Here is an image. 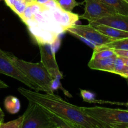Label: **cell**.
Returning a JSON list of instances; mask_svg holds the SVG:
<instances>
[{
	"instance_id": "obj_12",
	"label": "cell",
	"mask_w": 128,
	"mask_h": 128,
	"mask_svg": "<svg viewBox=\"0 0 128 128\" xmlns=\"http://www.w3.org/2000/svg\"><path fill=\"white\" fill-rule=\"evenodd\" d=\"M94 27L100 32L110 38L113 40H117L128 38V32L118 30V29L114 28L110 26L103 24H98L94 26Z\"/></svg>"
},
{
	"instance_id": "obj_6",
	"label": "cell",
	"mask_w": 128,
	"mask_h": 128,
	"mask_svg": "<svg viewBox=\"0 0 128 128\" xmlns=\"http://www.w3.org/2000/svg\"><path fill=\"white\" fill-rule=\"evenodd\" d=\"M85 11L79 16L89 22L117 13L115 10L102 0H84Z\"/></svg>"
},
{
	"instance_id": "obj_29",
	"label": "cell",
	"mask_w": 128,
	"mask_h": 128,
	"mask_svg": "<svg viewBox=\"0 0 128 128\" xmlns=\"http://www.w3.org/2000/svg\"><path fill=\"white\" fill-rule=\"evenodd\" d=\"M4 117H5V114H4L3 111H2L1 108H0V122L3 123L4 121Z\"/></svg>"
},
{
	"instance_id": "obj_31",
	"label": "cell",
	"mask_w": 128,
	"mask_h": 128,
	"mask_svg": "<svg viewBox=\"0 0 128 128\" xmlns=\"http://www.w3.org/2000/svg\"><path fill=\"white\" fill-rule=\"evenodd\" d=\"M8 87L7 84L6 83L2 81L1 80H0V89L1 88H6Z\"/></svg>"
},
{
	"instance_id": "obj_4",
	"label": "cell",
	"mask_w": 128,
	"mask_h": 128,
	"mask_svg": "<svg viewBox=\"0 0 128 128\" xmlns=\"http://www.w3.org/2000/svg\"><path fill=\"white\" fill-rule=\"evenodd\" d=\"M21 128H56L48 117L43 107L29 101L27 109L23 115Z\"/></svg>"
},
{
	"instance_id": "obj_11",
	"label": "cell",
	"mask_w": 128,
	"mask_h": 128,
	"mask_svg": "<svg viewBox=\"0 0 128 128\" xmlns=\"http://www.w3.org/2000/svg\"><path fill=\"white\" fill-rule=\"evenodd\" d=\"M116 56L104 59H92L88 63V66L92 70H100L114 73V62Z\"/></svg>"
},
{
	"instance_id": "obj_14",
	"label": "cell",
	"mask_w": 128,
	"mask_h": 128,
	"mask_svg": "<svg viewBox=\"0 0 128 128\" xmlns=\"http://www.w3.org/2000/svg\"><path fill=\"white\" fill-rule=\"evenodd\" d=\"M104 49H112V50H126L128 51V38L114 40L109 43L105 44L101 46H97L94 51L104 50Z\"/></svg>"
},
{
	"instance_id": "obj_19",
	"label": "cell",
	"mask_w": 128,
	"mask_h": 128,
	"mask_svg": "<svg viewBox=\"0 0 128 128\" xmlns=\"http://www.w3.org/2000/svg\"><path fill=\"white\" fill-rule=\"evenodd\" d=\"M116 54L112 49H104V50H99V51H94L93 52L92 59H104L112 56H116Z\"/></svg>"
},
{
	"instance_id": "obj_25",
	"label": "cell",
	"mask_w": 128,
	"mask_h": 128,
	"mask_svg": "<svg viewBox=\"0 0 128 128\" xmlns=\"http://www.w3.org/2000/svg\"><path fill=\"white\" fill-rule=\"evenodd\" d=\"M43 6L45 8V10H53L60 8L56 0H49Z\"/></svg>"
},
{
	"instance_id": "obj_18",
	"label": "cell",
	"mask_w": 128,
	"mask_h": 128,
	"mask_svg": "<svg viewBox=\"0 0 128 128\" xmlns=\"http://www.w3.org/2000/svg\"><path fill=\"white\" fill-rule=\"evenodd\" d=\"M60 8L66 11H72L74 8L82 3L78 2L76 0H56Z\"/></svg>"
},
{
	"instance_id": "obj_26",
	"label": "cell",
	"mask_w": 128,
	"mask_h": 128,
	"mask_svg": "<svg viewBox=\"0 0 128 128\" xmlns=\"http://www.w3.org/2000/svg\"><path fill=\"white\" fill-rule=\"evenodd\" d=\"M126 82L128 85V79H126ZM95 103L99 104H116L120 105V106H125L128 107V101L127 102H112V101H102V100H97L95 101Z\"/></svg>"
},
{
	"instance_id": "obj_7",
	"label": "cell",
	"mask_w": 128,
	"mask_h": 128,
	"mask_svg": "<svg viewBox=\"0 0 128 128\" xmlns=\"http://www.w3.org/2000/svg\"><path fill=\"white\" fill-rule=\"evenodd\" d=\"M41 61L42 64L55 80H60L63 78V75L59 70V67L55 59V51L53 49L51 43L48 42L38 41Z\"/></svg>"
},
{
	"instance_id": "obj_3",
	"label": "cell",
	"mask_w": 128,
	"mask_h": 128,
	"mask_svg": "<svg viewBox=\"0 0 128 128\" xmlns=\"http://www.w3.org/2000/svg\"><path fill=\"white\" fill-rule=\"evenodd\" d=\"M84 112L109 128H128V110L109 108H84Z\"/></svg>"
},
{
	"instance_id": "obj_5",
	"label": "cell",
	"mask_w": 128,
	"mask_h": 128,
	"mask_svg": "<svg viewBox=\"0 0 128 128\" xmlns=\"http://www.w3.org/2000/svg\"><path fill=\"white\" fill-rule=\"evenodd\" d=\"M0 73L16 79L36 92L41 91L40 87L38 85L29 80L15 66V64L8 56L7 52L1 50H0Z\"/></svg>"
},
{
	"instance_id": "obj_32",
	"label": "cell",
	"mask_w": 128,
	"mask_h": 128,
	"mask_svg": "<svg viewBox=\"0 0 128 128\" xmlns=\"http://www.w3.org/2000/svg\"><path fill=\"white\" fill-rule=\"evenodd\" d=\"M121 57H122V58L123 59V60H124V64H125V66H128V58L122 57V56H121Z\"/></svg>"
},
{
	"instance_id": "obj_23",
	"label": "cell",
	"mask_w": 128,
	"mask_h": 128,
	"mask_svg": "<svg viewBox=\"0 0 128 128\" xmlns=\"http://www.w3.org/2000/svg\"><path fill=\"white\" fill-rule=\"evenodd\" d=\"M33 14L32 13V11H31V5H30V4L28 3L27 6H26V9L24 11L23 14V15L20 18L25 23L26 21L33 19Z\"/></svg>"
},
{
	"instance_id": "obj_27",
	"label": "cell",
	"mask_w": 128,
	"mask_h": 128,
	"mask_svg": "<svg viewBox=\"0 0 128 128\" xmlns=\"http://www.w3.org/2000/svg\"><path fill=\"white\" fill-rule=\"evenodd\" d=\"M117 56H122V57L128 58V51L126 50H113Z\"/></svg>"
},
{
	"instance_id": "obj_10",
	"label": "cell",
	"mask_w": 128,
	"mask_h": 128,
	"mask_svg": "<svg viewBox=\"0 0 128 128\" xmlns=\"http://www.w3.org/2000/svg\"><path fill=\"white\" fill-rule=\"evenodd\" d=\"M49 11L53 18L61 28L63 31H67L68 28L75 25L80 19L77 14L73 13L71 11H64L60 8Z\"/></svg>"
},
{
	"instance_id": "obj_21",
	"label": "cell",
	"mask_w": 128,
	"mask_h": 128,
	"mask_svg": "<svg viewBox=\"0 0 128 128\" xmlns=\"http://www.w3.org/2000/svg\"><path fill=\"white\" fill-rule=\"evenodd\" d=\"M80 95L83 98V100L85 102L89 103H95L96 99H95V94L94 92L87 90H80Z\"/></svg>"
},
{
	"instance_id": "obj_16",
	"label": "cell",
	"mask_w": 128,
	"mask_h": 128,
	"mask_svg": "<svg viewBox=\"0 0 128 128\" xmlns=\"http://www.w3.org/2000/svg\"><path fill=\"white\" fill-rule=\"evenodd\" d=\"M5 106L8 112L10 114H16L20 110V102L17 98L9 96L5 99Z\"/></svg>"
},
{
	"instance_id": "obj_1",
	"label": "cell",
	"mask_w": 128,
	"mask_h": 128,
	"mask_svg": "<svg viewBox=\"0 0 128 128\" xmlns=\"http://www.w3.org/2000/svg\"><path fill=\"white\" fill-rule=\"evenodd\" d=\"M18 90L28 101L45 107L75 124L77 128H109L107 124L84 112L82 107L72 104L55 94L39 93L21 87Z\"/></svg>"
},
{
	"instance_id": "obj_15",
	"label": "cell",
	"mask_w": 128,
	"mask_h": 128,
	"mask_svg": "<svg viewBox=\"0 0 128 128\" xmlns=\"http://www.w3.org/2000/svg\"><path fill=\"white\" fill-rule=\"evenodd\" d=\"M112 8L117 14L128 16V2L125 0H102Z\"/></svg>"
},
{
	"instance_id": "obj_17",
	"label": "cell",
	"mask_w": 128,
	"mask_h": 128,
	"mask_svg": "<svg viewBox=\"0 0 128 128\" xmlns=\"http://www.w3.org/2000/svg\"><path fill=\"white\" fill-rule=\"evenodd\" d=\"M27 5L28 2L25 0H15L10 8L21 18Z\"/></svg>"
},
{
	"instance_id": "obj_24",
	"label": "cell",
	"mask_w": 128,
	"mask_h": 128,
	"mask_svg": "<svg viewBox=\"0 0 128 128\" xmlns=\"http://www.w3.org/2000/svg\"><path fill=\"white\" fill-rule=\"evenodd\" d=\"M69 33L70 34L73 35L74 36H75L76 38L79 39V40H80L81 41H82V42H84V43L86 45H87L88 46H89V47H90L91 48H92L93 50H94V49L95 48L97 47V46L95 44H94L93 42H92L91 41H90L89 40H88L87 39L85 38L84 37H83V36H80V35H79L77 34H75L74 33V32H69Z\"/></svg>"
},
{
	"instance_id": "obj_33",
	"label": "cell",
	"mask_w": 128,
	"mask_h": 128,
	"mask_svg": "<svg viewBox=\"0 0 128 128\" xmlns=\"http://www.w3.org/2000/svg\"><path fill=\"white\" fill-rule=\"evenodd\" d=\"M28 3H30V2H35L36 0H25Z\"/></svg>"
},
{
	"instance_id": "obj_28",
	"label": "cell",
	"mask_w": 128,
	"mask_h": 128,
	"mask_svg": "<svg viewBox=\"0 0 128 128\" xmlns=\"http://www.w3.org/2000/svg\"><path fill=\"white\" fill-rule=\"evenodd\" d=\"M119 76L124 78L125 79H128V66H125L121 71L119 73Z\"/></svg>"
},
{
	"instance_id": "obj_36",
	"label": "cell",
	"mask_w": 128,
	"mask_h": 128,
	"mask_svg": "<svg viewBox=\"0 0 128 128\" xmlns=\"http://www.w3.org/2000/svg\"><path fill=\"white\" fill-rule=\"evenodd\" d=\"M1 1V0H0V1Z\"/></svg>"
},
{
	"instance_id": "obj_8",
	"label": "cell",
	"mask_w": 128,
	"mask_h": 128,
	"mask_svg": "<svg viewBox=\"0 0 128 128\" xmlns=\"http://www.w3.org/2000/svg\"><path fill=\"white\" fill-rule=\"evenodd\" d=\"M67 31L69 32H74L80 35L91 41L97 46L104 45L114 41L110 38L105 36L98 31L96 28H95L90 24L87 25H80L75 24L73 26L68 28Z\"/></svg>"
},
{
	"instance_id": "obj_20",
	"label": "cell",
	"mask_w": 128,
	"mask_h": 128,
	"mask_svg": "<svg viewBox=\"0 0 128 128\" xmlns=\"http://www.w3.org/2000/svg\"><path fill=\"white\" fill-rule=\"evenodd\" d=\"M23 122V116L16 120L10 121L6 123L3 122L1 124L0 128H21Z\"/></svg>"
},
{
	"instance_id": "obj_22",
	"label": "cell",
	"mask_w": 128,
	"mask_h": 128,
	"mask_svg": "<svg viewBox=\"0 0 128 128\" xmlns=\"http://www.w3.org/2000/svg\"><path fill=\"white\" fill-rule=\"evenodd\" d=\"M125 66L124 60L122 58L121 56H117L114 62V73L113 74H119V72L122 70Z\"/></svg>"
},
{
	"instance_id": "obj_34",
	"label": "cell",
	"mask_w": 128,
	"mask_h": 128,
	"mask_svg": "<svg viewBox=\"0 0 128 128\" xmlns=\"http://www.w3.org/2000/svg\"><path fill=\"white\" fill-rule=\"evenodd\" d=\"M1 124H2V123H1V122H0V126H1Z\"/></svg>"
},
{
	"instance_id": "obj_30",
	"label": "cell",
	"mask_w": 128,
	"mask_h": 128,
	"mask_svg": "<svg viewBox=\"0 0 128 128\" xmlns=\"http://www.w3.org/2000/svg\"><path fill=\"white\" fill-rule=\"evenodd\" d=\"M48 1L49 0H36V1H35V2H36V3L39 4L43 5L44 4H45L46 2H48Z\"/></svg>"
},
{
	"instance_id": "obj_9",
	"label": "cell",
	"mask_w": 128,
	"mask_h": 128,
	"mask_svg": "<svg viewBox=\"0 0 128 128\" xmlns=\"http://www.w3.org/2000/svg\"><path fill=\"white\" fill-rule=\"evenodd\" d=\"M92 26L103 24L128 32V16L115 13L89 22Z\"/></svg>"
},
{
	"instance_id": "obj_2",
	"label": "cell",
	"mask_w": 128,
	"mask_h": 128,
	"mask_svg": "<svg viewBox=\"0 0 128 128\" xmlns=\"http://www.w3.org/2000/svg\"><path fill=\"white\" fill-rule=\"evenodd\" d=\"M8 56L15 66L32 82L40 87L41 91L46 93L54 94L52 83L54 79L50 74L41 62L37 63L28 62L7 52Z\"/></svg>"
},
{
	"instance_id": "obj_13",
	"label": "cell",
	"mask_w": 128,
	"mask_h": 128,
	"mask_svg": "<svg viewBox=\"0 0 128 128\" xmlns=\"http://www.w3.org/2000/svg\"><path fill=\"white\" fill-rule=\"evenodd\" d=\"M48 117L56 128H77L75 124L43 107Z\"/></svg>"
},
{
	"instance_id": "obj_35",
	"label": "cell",
	"mask_w": 128,
	"mask_h": 128,
	"mask_svg": "<svg viewBox=\"0 0 128 128\" xmlns=\"http://www.w3.org/2000/svg\"><path fill=\"white\" fill-rule=\"evenodd\" d=\"M125 1H127V2H128V0H125Z\"/></svg>"
}]
</instances>
